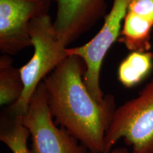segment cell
Masks as SVG:
<instances>
[{"mask_svg": "<svg viewBox=\"0 0 153 153\" xmlns=\"http://www.w3.org/2000/svg\"><path fill=\"white\" fill-rule=\"evenodd\" d=\"M30 133L22 122V116L3 113L1 117L0 140L13 153H29L27 139Z\"/></svg>", "mask_w": 153, "mask_h": 153, "instance_id": "cell-11", "label": "cell"}, {"mask_svg": "<svg viewBox=\"0 0 153 153\" xmlns=\"http://www.w3.org/2000/svg\"><path fill=\"white\" fill-rule=\"evenodd\" d=\"M120 138L131 146L132 153H153V79L115 111L105 135L104 153Z\"/></svg>", "mask_w": 153, "mask_h": 153, "instance_id": "cell-3", "label": "cell"}, {"mask_svg": "<svg viewBox=\"0 0 153 153\" xmlns=\"http://www.w3.org/2000/svg\"><path fill=\"white\" fill-rule=\"evenodd\" d=\"M153 25L142 17L128 11L118 41L132 51H150Z\"/></svg>", "mask_w": 153, "mask_h": 153, "instance_id": "cell-8", "label": "cell"}, {"mask_svg": "<svg viewBox=\"0 0 153 153\" xmlns=\"http://www.w3.org/2000/svg\"><path fill=\"white\" fill-rule=\"evenodd\" d=\"M57 5L53 22L59 41L68 47L106 14V0H52Z\"/></svg>", "mask_w": 153, "mask_h": 153, "instance_id": "cell-7", "label": "cell"}, {"mask_svg": "<svg viewBox=\"0 0 153 153\" xmlns=\"http://www.w3.org/2000/svg\"><path fill=\"white\" fill-rule=\"evenodd\" d=\"M86 67L76 55H68L43 80L48 104L59 125L94 153H104L105 135L116 111L114 96L99 103L84 82Z\"/></svg>", "mask_w": 153, "mask_h": 153, "instance_id": "cell-1", "label": "cell"}, {"mask_svg": "<svg viewBox=\"0 0 153 153\" xmlns=\"http://www.w3.org/2000/svg\"><path fill=\"white\" fill-rule=\"evenodd\" d=\"M85 153H94L91 151H89V152H86ZM109 153H132L131 152H129V150L126 148H117V149H114V150L111 151V152Z\"/></svg>", "mask_w": 153, "mask_h": 153, "instance_id": "cell-13", "label": "cell"}, {"mask_svg": "<svg viewBox=\"0 0 153 153\" xmlns=\"http://www.w3.org/2000/svg\"><path fill=\"white\" fill-rule=\"evenodd\" d=\"M28 33L34 51L30 60L19 68L24 89L20 99L7 110L19 116L26 113L38 85L68 57V47L59 41L49 14L33 19L28 26Z\"/></svg>", "mask_w": 153, "mask_h": 153, "instance_id": "cell-2", "label": "cell"}, {"mask_svg": "<svg viewBox=\"0 0 153 153\" xmlns=\"http://www.w3.org/2000/svg\"><path fill=\"white\" fill-rule=\"evenodd\" d=\"M131 0H113L111 10L104 17L101 29L89 42L81 46L67 48L68 55H76L86 67L84 82L91 97L99 103L104 102L100 86V73L103 61L113 44L120 37L123 22Z\"/></svg>", "mask_w": 153, "mask_h": 153, "instance_id": "cell-4", "label": "cell"}, {"mask_svg": "<svg viewBox=\"0 0 153 153\" xmlns=\"http://www.w3.org/2000/svg\"><path fill=\"white\" fill-rule=\"evenodd\" d=\"M52 0H0V51L15 55L32 45L30 22L48 14Z\"/></svg>", "mask_w": 153, "mask_h": 153, "instance_id": "cell-6", "label": "cell"}, {"mask_svg": "<svg viewBox=\"0 0 153 153\" xmlns=\"http://www.w3.org/2000/svg\"><path fill=\"white\" fill-rule=\"evenodd\" d=\"M152 68V52L132 51L120 63L118 69V79L124 87H135L149 75Z\"/></svg>", "mask_w": 153, "mask_h": 153, "instance_id": "cell-9", "label": "cell"}, {"mask_svg": "<svg viewBox=\"0 0 153 153\" xmlns=\"http://www.w3.org/2000/svg\"><path fill=\"white\" fill-rule=\"evenodd\" d=\"M24 89L20 69L13 66L11 55L0 57V105H11L22 97Z\"/></svg>", "mask_w": 153, "mask_h": 153, "instance_id": "cell-10", "label": "cell"}, {"mask_svg": "<svg viewBox=\"0 0 153 153\" xmlns=\"http://www.w3.org/2000/svg\"><path fill=\"white\" fill-rule=\"evenodd\" d=\"M127 11L142 17L153 25V0H131Z\"/></svg>", "mask_w": 153, "mask_h": 153, "instance_id": "cell-12", "label": "cell"}, {"mask_svg": "<svg viewBox=\"0 0 153 153\" xmlns=\"http://www.w3.org/2000/svg\"><path fill=\"white\" fill-rule=\"evenodd\" d=\"M22 122L31 135L29 153H85L87 149L65 129L55 125L42 82L30 99Z\"/></svg>", "mask_w": 153, "mask_h": 153, "instance_id": "cell-5", "label": "cell"}]
</instances>
